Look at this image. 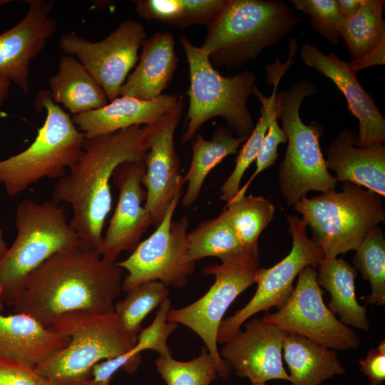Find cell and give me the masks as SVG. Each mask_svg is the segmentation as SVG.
Listing matches in <instances>:
<instances>
[{"label": "cell", "mask_w": 385, "mask_h": 385, "mask_svg": "<svg viewBox=\"0 0 385 385\" xmlns=\"http://www.w3.org/2000/svg\"><path fill=\"white\" fill-rule=\"evenodd\" d=\"M384 0H364L354 16L342 20L339 26L341 38L354 60L364 57L384 43Z\"/></svg>", "instance_id": "cell-30"}, {"label": "cell", "mask_w": 385, "mask_h": 385, "mask_svg": "<svg viewBox=\"0 0 385 385\" xmlns=\"http://www.w3.org/2000/svg\"><path fill=\"white\" fill-rule=\"evenodd\" d=\"M187 242L188 257L193 262L207 257H215L224 262L245 254L225 208L217 217L201 222L188 232Z\"/></svg>", "instance_id": "cell-29"}, {"label": "cell", "mask_w": 385, "mask_h": 385, "mask_svg": "<svg viewBox=\"0 0 385 385\" xmlns=\"http://www.w3.org/2000/svg\"><path fill=\"white\" fill-rule=\"evenodd\" d=\"M225 208L245 253L258 257V239L274 217V205L262 196L249 195L233 198Z\"/></svg>", "instance_id": "cell-31"}, {"label": "cell", "mask_w": 385, "mask_h": 385, "mask_svg": "<svg viewBox=\"0 0 385 385\" xmlns=\"http://www.w3.org/2000/svg\"><path fill=\"white\" fill-rule=\"evenodd\" d=\"M26 16L14 26L0 34V78L9 80L29 93V66L44 48L56 30L50 16L52 1L29 0Z\"/></svg>", "instance_id": "cell-19"}, {"label": "cell", "mask_w": 385, "mask_h": 385, "mask_svg": "<svg viewBox=\"0 0 385 385\" xmlns=\"http://www.w3.org/2000/svg\"><path fill=\"white\" fill-rule=\"evenodd\" d=\"M178 98L170 94L150 101L117 97L102 108L73 115L72 120L86 138H93L133 125L153 124L174 108Z\"/></svg>", "instance_id": "cell-21"}, {"label": "cell", "mask_w": 385, "mask_h": 385, "mask_svg": "<svg viewBox=\"0 0 385 385\" xmlns=\"http://www.w3.org/2000/svg\"><path fill=\"white\" fill-rule=\"evenodd\" d=\"M303 63L329 78L343 93L349 111L359 121L356 145L359 147L385 142V118L373 97L361 86L349 62L334 52L325 54L315 44L304 43L299 51Z\"/></svg>", "instance_id": "cell-18"}, {"label": "cell", "mask_w": 385, "mask_h": 385, "mask_svg": "<svg viewBox=\"0 0 385 385\" xmlns=\"http://www.w3.org/2000/svg\"><path fill=\"white\" fill-rule=\"evenodd\" d=\"M294 8L311 18L313 29L337 45L341 38L339 26L343 18L336 0H292Z\"/></svg>", "instance_id": "cell-36"}, {"label": "cell", "mask_w": 385, "mask_h": 385, "mask_svg": "<svg viewBox=\"0 0 385 385\" xmlns=\"http://www.w3.org/2000/svg\"><path fill=\"white\" fill-rule=\"evenodd\" d=\"M352 259L355 269L370 283L371 293L362 297L367 304L385 305V238L379 227L361 241Z\"/></svg>", "instance_id": "cell-34"}, {"label": "cell", "mask_w": 385, "mask_h": 385, "mask_svg": "<svg viewBox=\"0 0 385 385\" xmlns=\"http://www.w3.org/2000/svg\"><path fill=\"white\" fill-rule=\"evenodd\" d=\"M283 74L279 72L272 73L267 80L274 86L272 93L270 97H265L256 86L255 94L262 104L261 115L256 125L245 141L235 160V166L230 175L222 184L220 192V198L227 202L231 201L240 190L242 178L250 165L256 160L262 143L267 130L270 118V105L277 94V90Z\"/></svg>", "instance_id": "cell-33"}, {"label": "cell", "mask_w": 385, "mask_h": 385, "mask_svg": "<svg viewBox=\"0 0 385 385\" xmlns=\"http://www.w3.org/2000/svg\"><path fill=\"white\" fill-rule=\"evenodd\" d=\"M317 283L330 294L328 308L346 326L368 331L366 309L356 299V270L342 257H324L318 266Z\"/></svg>", "instance_id": "cell-25"}, {"label": "cell", "mask_w": 385, "mask_h": 385, "mask_svg": "<svg viewBox=\"0 0 385 385\" xmlns=\"http://www.w3.org/2000/svg\"><path fill=\"white\" fill-rule=\"evenodd\" d=\"M384 43L364 57L349 62V66L357 73L364 68L384 64Z\"/></svg>", "instance_id": "cell-42"}, {"label": "cell", "mask_w": 385, "mask_h": 385, "mask_svg": "<svg viewBox=\"0 0 385 385\" xmlns=\"http://www.w3.org/2000/svg\"><path fill=\"white\" fill-rule=\"evenodd\" d=\"M300 21L281 1L227 0L217 18L207 28L200 47L213 66H241L281 41Z\"/></svg>", "instance_id": "cell-3"}, {"label": "cell", "mask_w": 385, "mask_h": 385, "mask_svg": "<svg viewBox=\"0 0 385 385\" xmlns=\"http://www.w3.org/2000/svg\"><path fill=\"white\" fill-rule=\"evenodd\" d=\"M122 274L116 261L81 242L58 250L30 275L14 313L29 315L46 327L70 312L114 313Z\"/></svg>", "instance_id": "cell-1"}, {"label": "cell", "mask_w": 385, "mask_h": 385, "mask_svg": "<svg viewBox=\"0 0 385 385\" xmlns=\"http://www.w3.org/2000/svg\"><path fill=\"white\" fill-rule=\"evenodd\" d=\"M277 95V94H276ZM275 97L270 105V118L267 133L256 159V168L247 183L239 190L234 198L245 195V192L252 181L263 170L274 165L278 157L277 148L280 143H286L287 138L283 129L277 123L275 112Z\"/></svg>", "instance_id": "cell-38"}, {"label": "cell", "mask_w": 385, "mask_h": 385, "mask_svg": "<svg viewBox=\"0 0 385 385\" xmlns=\"http://www.w3.org/2000/svg\"><path fill=\"white\" fill-rule=\"evenodd\" d=\"M0 385L52 384L35 366L0 356Z\"/></svg>", "instance_id": "cell-39"}, {"label": "cell", "mask_w": 385, "mask_h": 385, "mask_svg": "<svg viewBox=\"0 0 385 385\" xmlns=\"http://www.w3.org/2000/svg\"><path fill=\"white\" fill-rule=\"evenodd\" d=\"M138 14L179 28L201 24L209 27L225 7L227 0H136Z\"/></svg>", "instance_id": "cell-28"}, {"label": "cell", "mask_w": 385, "mask_h": 385, "mask_svg": "<svg viewBox=\"0 0 385 385\" xmlns=\"http://www.w3.org/2000/svg\"><path fill=\"white\" fill-rule=\"evenodd\" d=\"M170 309L171 302L167 298L160 304L151 324L140 331L137 342L130 349L131 354L140 355L141 351L151 349L159 353L160 356H172L173 351L167 344V340L178 324L167 321Z\"/></svg>", "instance_id": "cell-37"}, {"label": "cell", "mask_w": 385, "mask_h": 385, "mask_svg": "<svg viewBox=\"0 0 385 385\" xmlns=\"http://www.w3.org/2000/svg\"><path fill=\"white\" fill-rule=\"evenodd\" d=\"M179 41L189 65L190 81L183 143L192 140L202 125L216 117L224 118L228 128L245 142L255 127L247 100L257 86L255 75L245 71L232 77L224 76L200 46L193 45L185 36Z\"/></svg>", "instance_id": "cell-6"}, {"label": "cell", "mask_w": 385, "mask_h": 385, "mask_svg": "<svg viewBox=\"0 0 385 385\" xmlns=\"http://www.w3.org/2000/svg\"><path fill=\"white\" fill-rule=\"evenodd\" d=\"M182 195L181 192L171 202L155 232L140 242L127 259L117 262L128 271L122 290L127 292L148 281H160L178 289L188 284L195 268V262L188 257L189 219L185 215L175 222L172 220Z\"/></svg>", "instance_id": "cell-11"}, {"label": "cell", "mask_w": 385, "mask_h": 385, "mask_svg": "<svg viewBox=\"0 0 385 385\" xmlns=\"http://www.w3.org/2000/svg\"><path fill=\"white\" fill-rule=\"evenodd\" d=\"M184 106L179 96L174 108L156 123L148 125L145 156V172L143 185L145 188L144 207L157 227L174 198L182 192L185 183L180 173V161L174 142Z\"/></svg>", "instance_id": "cell-15"}, {"label": "cell", "mask_w": 385, "mask_h": 385, "mask_svg": "<svg viewBox=\"0 0 385 385\" xmlns=\"http://www.w3.org/2000/svg\"><path fill=\"white\" fill-rule=\"evenodd\" d=\"M359 363L369 385H381L385 380V341L381 340L377 346L371 349Z\"/></svg>", "instance_id": "cell-41"}, {"label": "cell", "mask_w": 385, "mask_h": 385, "mask_svg": "<svg viewBox=\"0 0 385 385\" xmlns=\"http://www.w3.org/2000/svg\"><path fill=\"white\" fill-rule=\"evenodd\" d=\"M243 324L245 329H240L221 349L222 359L236 376L247 378L251 384L274 379L289 381L282 363V344L288 333L262 318Z\"/></svg>", "instance_id": "cell-17"}, {"label": "cell", "mask_w": 385, "mask_h": 385, "mask_svg": "<svg viewBox=\"0 0 385 385\" xmlns=\"http://www.w3.org/2000/svg\"><path fill=\"white\" fill-rule=\"evenodd\" d=\"M3 307L0 302V356L36 366L68 344V335L25 314L4 315Z\"/></svg>", "instance_id": "cell-22"}, {"label": "cell", "mask_w": 385, "mask_h": 385, "mask_svg": "<svg viewBox=\"0 0 385 385\" xmlns=\"http://www.w3.org/2000/svg\"><path fill=\"white\" fill-rule=\"evenodd\" d=\"M11 81L6 78H0V108L5 99L8 97Z\"/></svg>", "instance_id": "cell-44"}, {"label": "cell", "mask_w": 385, "mask_h": 385, "mask_svg": "<svg viewBox=\"0 0 385 385\" xmlns=\"http://www.w3.org/2000/svg\"><path fill=\"white\" fill-rule=\"evenodd\" d=\"M148 132V125H133L86 138L78 159L54 185L51 200L71 206L69 223L86 246L99 252L105 220L111 210L113 173L125 161L145 159Z\"/></svg>", "instance_id": "cell-2"}, {"label": "cell", "mask_w": 385, "mask_h": 385, "mask_svg": "<svg viewBox=\"0 0 385 385\" xmlns=\"http://www.w3.org/2000/svg\"><path fill=\"white\" fill-rule=\"evenodd\" d=\"M343 20L354 16L359 10L364 0H336Z\"/></svg>", "instance_id": "cell-43"}, {"label": "cell", "mask_w": 385, "mask_h": 385, "mask_svg": "<svg viewBox=\"0 0 385 385\" xmlns=\"http://www.w3.org/2000/svg\"><path fill=\"white\" fill-rule=\"evenodd\" d=\"M142 361V356L133 355L130 350L118 356L96 364L91 369L90 384L111 381L113 374L120 369L128 374L134 373Z\"/></svg>", "instance_id": "cell-40"}, {"label": "cell", "mask_w": 385, "mask_h": 385, "mask_svg": "<svg viewBox=\"0 0 385 385\" xmlns=\"http://www.w3.org/2000/svg\"><path fill=\"white\" fill-rule=\"evenodd\" d=\"M282 356L292 385H320L325 380L346 372L335 350L299 334L286 335Z\"/></svg>", "instance_id": "cell-24"}, {"label": "cell", "mask_w": 385, "mask_h": 385, "mask_svg": "<svg viewBox=\"0 0 385 385\" xmlns=\"http://www.w3.org/2000/svg\"><path fill=\"white\" fill-rule=\"evenodd\" d=\"M8 247L4 237V232L0 228V257H1L6 252Z\"/></svg>", "instance_id": "cell-45"}, {"label": "cell", "mask_w": 385, "mask_h": 385, "mask_svg": "<svg viewBox=\"0 0 385 385\" xmlns=\"http://www.w3.org/2000/svg\"><path fill=\"white\" fill-rule=\"evenodd\" d=\"M252 385H267L266 383H253Z\"/></svg>", "instance_id": "cell-47"}, {"label": "cell", "mask_w": 385, "mask_h": 385, "mask_svg": "<svg viewBox=\"0 0 385 385\" xmlns=\"http://www.w3.org/2000/svg\"><path fill=\"white\" fill-rule=\"evenodd\" d=\"M48 82L52 100L63 104L73 115L108 104L103 88L73 56L61 57L58 72L50 77Z\"/></svg>", "instance_id": "cell-26"}, {"label": "cell", "mask_w": 385, "mask_h": 385, "mask_svg": "<svg viewBox=\"0 0 385 385\" xmlns=\"http://www.w3.org/2000/svg\"><path fill=\"white\" fill-rule=\"evenodd\" d=\"M35 108L46 111L43 125L24 150L0 160V185L16 197L43 178H61L81 155L85 136L51 98L48 90L36 96Z\"/></svg>", "instance_id": "cell-7"}, {"label": "cell", "mask_w": 385, "mask_h": 385, "mask_svg": "<svg viewBox=\"0 0 385 385\" xmlns=\"http://www.w3.org/2000/svg\"><path fill=\"white\" fill-rule=\"evenodd\" d=\"M356 141L354 130H342L326 150L327 166L336 173L337 182L352 183L384 197V144L361 148Z\"/></svg>", "instance_id": "cell-20"}, {"label": "cell", "mask_w": 385, "mask_h": 385, "mask_svg": "<svg viewBox=\"0 0 385 385\" xmlns=\"http://www.w3.org/2000/svg\"><path fill=\"white\" fill-rule=\"evenodd\" d=\"M260 267L258 257L242 254L221 264H209L203 275H213L215 282L199 299L179 309H171L168 322L183 324L195 332L214 359L218 376H230L231 367L222 359L217 349V334L224 314L234 300L255 282Z\"/></svg>", "instance_id": "cell-10"}, {"label": "cell", "mask_w": 385, "mask_h": 385, "mask_svg": "<svg viewBox=\"0 0 385 385\" xmlns=\"http://www.w3.org/2000/svg\"><path fill=\"white\" fill-rule=\"evenodd\" d=\"M317 87L304 79L277 93L275 112L287 138L284 158L278 173L279 185L288 205H294L311 190L325 192L337 183L328 171L319 138L323 128L316 121L305 124L299 110L304 98L314 95Z\"/></svg>", "instance_id": "cell-5"}, {"label": "cell", "mask_w": 385, "mask_h": 385, "mask_svg": "<svg viewBox=\"0 0 385 385\" xmlns=\"http://www.w3.org/2000/svg\"><path fill=\"white\" fill-rule=\"evenodd\" d=\"M192 155L190 168L183 176L188 188L183 197L184 207L191 206L197 199L204 181L210 172L229 155L235 154L244 141L223 125L217 127L211 140L197 132L192 139Z\"/></svg>", "instance_id": "cell-27"}, {"label": "cell", "mask_w": 385, "mask_h": 385, "mask_svg": "<svg viewBox=\"0 0 385 385\" xmlns=\"http://www.w3.org/2000/svg\"><path fill=\"white\" fill-rule=\"evenodd\" d=\"M335 190L301 199L294 208L312 232L311 239L324 257L355 250L364 237L385 220L382 197L349 182Z\"/></svg>", "instance_id": "cell-8"}, {"label": "cell", "mask_w": 385, "mask_h": 385, "mask_svg": "<svg viewBox=\"0 0 385 385\" xmlns=\"http://www.w3.org/2000/svg\"><path fill=\"white\" fill-rule=\"evenodd\" d=\"M170 294L168 287L160 281H148L127 292L125 297L115 304L114 313L122 332L134 346L145 317Z\"/></svg>", "instance_id": "cell-32"}, {"label": "cell", "mask_w": 385, "mask_h": 385, "mask_svg": "<svg viewBox=\"0 0 385 385\" xmlns=\"http://www.w3.org/2000/svg\"><path fill=\"white\" fill-rule=\"evenodd\" d=\"M155 366L166 385H210L218 376L217 364L205 346L199 356L187 361L159 356Z\"/></svg>", "instance_id": "cell-35"}, {"label": "cell", "mask_w": 385, "mask_h": 385, "mask_svg": "<svg viewBox=\"0 0 385 385\" xmlns=\"http://www.w3.org/2000/svg\"><path fill=\"white\" fill-rule=\"evenodd\" d=\"M16 237L0 257V302L14 305L30 275L58 250L81 242L64 207L24 199L16 207Z\"/></svg>", "instance_id": "cell-4"}, {"label": "cell", "mask_w": 385, "mask_h": 385, "mask_svg": "<svg viewBox=\"0 0 385 385\" xmlns=\"http://www.w3.org/2000/svg\"><path fill=\"white\" fill-rule=\"evenodd\" d=\"M50 327L70 337L64 348L35 366L52 385H88L96 364L133 346L118 327L115 313L70 312Z\"/></svg>", "instance_id": "cell-9"}, {"label": "cell", "mask_w": 385, "mask_h": 385, "mask_svg": "<svg viewBox=\"0 0 385 385\" xmlns=\"http://www.w3.org/2000/svg\"><path fill=\"white\" fill-rule=\"evenodd\" d=\"M145 172L144 159L125 161L113 173L119 197L99 248L104 259L115 262L122 252L131 253L153 225L150 214L143 205L146 197L142 183Z\"/></svg>", "instance_id": "cell-16"}, {"label": "cell", "mask_w": 385, "mask_h": 385, "mask_svg": "<svg viewBox=\"0 0 385 385\" xmlns=\"http://www.w3.org/2000/svg\"><path fill=\"white\" fill-rule=\"evenodd\" d=\"M289 232L292 237L289 253L270 268L259 267L255 274L257 290L242 309L232 316L223 319L217 334V343H226L240 329L252 316L275 307L281 309L287 302L293 289V282L306 266L317 269L324 255L319 247L307 233L305 222L295 216L287 217Z\"/></svg>", "instance_id": "cell-12"}, {"label": "cell", "mask_w": 385, "mask_h": 385, "mask_svg": "<svg viewBox=\"0 0 385 385\" xmlns=\"http://www.w3.org/2000/svg\"><path fill=\"white\" fill-rule=\"evenodd\" d=\"M139 63L121 86L119 96L150 101L162 95L178 66L172 33L158 31L142 43Z\"/></svg>", "instance_id": "cell-23"}, {"label": "cell", "mask_w": 385, "mask_h": 385, "mask_svg": "<svg viewBox=\"0 0 385 385\" xmlns=\"http://www.w3.org/2000/svg\"><path fill=\"white\" fill-rule=\"evenodd\" d=\"M88 385H110V381L98 383V384H89Z\"/></svg>", "instance_id": "cell-46"}, {"label": "cell", "mask_w": 385, "mask_h": 385, "mask_svg": "<svg viewBox=\"0 0 385 385\" xmlns=\"http://www.w3.org/2000/svg\"><path fill=\"white\" fill-rule=\"evenodd\" d=\"M317 277V269L304 267L286 304L275 313L265 314L262 319L331 349H357L359 337L326 306Z\"/></svg>", "instance_id": "cell-13"}, {"label": "cell", "mask_w": 385, "mask_h": 385, "mask_svg": "<svg viewBox=\"0 0 385 385\" xmlns=\"http://www.w3.org/2000/svg\"><path fill=\"white\" fill-rule=\"evenodd\" d=\"M146 38L143 26L127 19L106 38L90 41L75 33L63 35L59 46L66 55H75L112 101L138 60V49Z\"/></svg>", "instance_id": "cell-14"}]
</instances>
